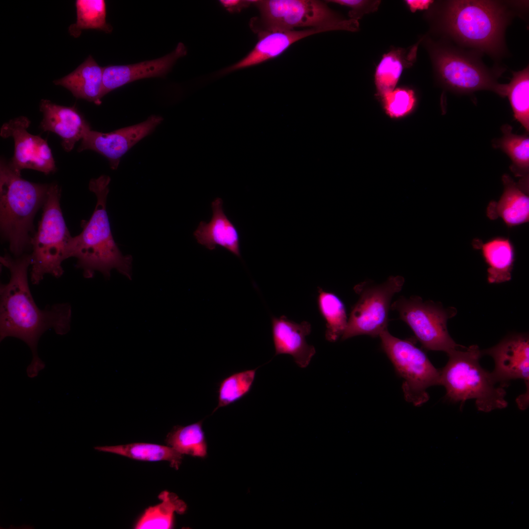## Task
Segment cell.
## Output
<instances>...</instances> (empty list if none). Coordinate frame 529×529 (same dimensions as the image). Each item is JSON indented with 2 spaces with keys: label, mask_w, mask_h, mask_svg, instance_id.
Here are the masks:
<instances>
[{
  "label": "cell",
  "mask_w": 529,
  "mask_h": 529,
  "mask_svg": "<svg viewBox=\"0 0 529 529\" xmlns=\"http://www.w3.org/2000/svg\"><path fill=\"white\" fill-rule=\"evenodd\" d=\"M447 355L448 361L440 370L439 385L445 388L450 401L462 405L467 400L474 399L478 410L484 412L507 407L505 386L480 365L482 355L478 345L457 348Z\"/></svg>",
  "instance_id": "8992f818"
},
{
  "label": "cell",
  "mask_w": 529,
  "mask_h": 529,
  "mask_svg": "<svg viewBox=\"0 0 529 529\" xmlns=\"http://www.w3.org/2000/svg\"><path fill=\"white\" fill-rule=\"evenodd\" d=\"M272 333L275 356L291 355L296 364L307 367L315 354V349L306 341L312 330L311 324L306 321L297 323L285 315L272 318Z\"/></svg>",
  "instance_id": "e0dca14e"
},
{
  "label": "cell",
  "mask_w": 529,
  "mask_h": 529,
  "mask_svg": "<svg viewBox=\"0 0 529 529\" xmlns=\"http://www.w3.org/2000/svg\"><path fill=\"white\" fill-rule=\"evenodd\" d=\"M166 442L182 455L203 457L207 455V445L202 421L190 425L176 426L167 434Z\"/></svg>",
  "instance_id": "83f0119b"
},
{
  "label": "cell",
  "mask_w": 529,
  "mask_h": 529,
  "mask_svg": "<svg viewBox=\"0 0 529 529\" xmlns=\"http://www.w3.org/2000/svg\"><path fill=\"white\" fill-rule=\"evenodd\" d=\"M319 33L318 29L311 28L298 30L295 29L259 33L258 41L249 53L239 61L222 70L220 73L226 74L275 58L296 42Z\"/></svg>",
  "instance_id": "ffe728a7"
},
{
  "label": "cell",
  "mask_w": 529,
  "mask_h": 529,
  "mask_svg": "<svg viewBox=\"0 0 529 529\" xmlns=\"http://www.w3.org/2000/svg\"><path fill=\"white\" fill-rule=\"evenodd\" d=\"M421 41L429 53L437 82L446 90L458 94L487 90L506 96L507 84L498 82L505 68L488 67L481 59L483 55L446 40L426 36Z\"/></svg>",
  "instance_id": "277c9868"
},
{
  "label": "cell",
  "mask_w": 529,
  "mask_h": 529,
  "mask_svg": "<svg viewBox=\"0 0 529 529\" xmlns=\"http://www.w3.org/2000/svg\"><path fill=\"white\" fill-rule=\"evenodd\" d=\"M163 120L162 117L152 115L140 123L109 133L90 129L82 139L77 151L92 150L97 152L107 158L112 169H116L121 157Z\"/></svg>",
  "instance_id": "4fadbf2b"
},
{
  "label": "cell",
  "mask_w": 529,
  "mask_h": 529,
  "mask_svg": "<svg viewBox=\"0 0 529 529\" xmlns=\"http://www.w3.org/2000/svg\"><path fill=\"white\" fill-rule=\"evenodd\" d=\"M404 283V278L397 275L380 284L365 281L356 285L354 290L359 298L352 308L342 340L363 335L379 337L387 330L391 299Z\"/></svg>",
  "instance_id": "30bf717a"
},
{
  "label": "cell",
  "mask_w": 529,
  "mask_h": 529,
  "mask_svg": "<svg viewBox=\"0 0 529 529\" xmlns=\"http://www.w3.org/2000/svg\"><path fill=\"white\" fill-rule=\"evenodd\" d=\"M482 355L490 356L495 368L491 372L495 380L505 386L507 382L518 379L529 383V339L527 335L509 336L496 345L484 350Z\"/></svg>",
  "instance_id": "5bb4252c"
},
{
  "label": "cell",
  "mask_w": 529,
  "mask_h": 529,
  "mask_svg": "<svg viewBox=\"0 0 529 529\" xmlns=\"http://www.w3.org/2000/svg\"><path fill=\"white\" fill-rule=\"evenodd\" d=\"M53 83L67 89L77 98L96 105L101 103L103 68L91 55L72 72Z\"/></svg>",
  "instance_id": "44dd1931"
},
{
  "label": "cell",
  "mask_w": 529,
  "mask_h": 529,
  "mask_svg": "<svg viewBox=\"0 0 529 529\" xmlns=\"http://www.w3.org/2000/svg\"><path fill=\"white\" fill-rule=\"evenodd\" d=\"M379 337L383 350L403 379L402 389L406 400L416 407L423 405L429 399L427 389L439 384L440 370L412 341L397 338L387 329Z\"/></svg>",
  "instance_id": "9c48e42d"
},
{
  "label": "cell",
  "mask_w": 529,
  "mask_h": 529,
  "mask_svg": "<svg viewBox=\"0 0 529 529\" xmlns=\"http://www.w3.org/2000/svg\"><path fill=\"white\" fill-rule=\"evenodd\" d=\"M21 171L4 158L0 162V226L15 257L31 247L34 216L46 200L49 184L22 178Z\"/></svg>",
  "instance_id": "5b68a950"
},
{
  "label": "cell",
  "mask_w": 529,
  "mask_h": 529,
  "mask_svg": "<svg viewBox=\"0 0 529 529\" xmlns=\"http://www.w3.org/2000/svg\"><path fill=\"white\" fill-rule=\"evenodd\" d=\"M257 368L234 373L223 379L217 389V409L232 404L246 396L251 390Z\"/></svg>",
  "instance_id": "4dcf8cb0"
},
{
  "label": "cell",
  "mask_w": 529,
  "mask_h": 529,
  "mask_svg": "<svg viewBox=\"0 0 529 529\" xmlns=\"http://www.w3.org/2000/svg\"><path fill=\"white\" fill-rule=\"evenodd\" d=\"M30 120L20 116L2 124L0 135L3 138L12 137L14 152L10 164L15 169H31L46 175L56 170L55 161L47 140L30 134L27 128Z\"/></svg>",
  "instance_id": "7c38bea8"
},
{
  "label": "cell",
  "mask_w": 529,
  "mask_h": 529,
  "mask_svg": "<svg viewBox=\"0 0 529 529\" xmlns=\"http://www.w3.org/2000/svg\"><path fill=\"white\" fill-rule=\"evenodd\" d=\"M528 1L449 0L433 2L426 18L438 39L499 61L508 55L506 29L527 13Z\"/></svg>",
  "instance_id": "6da1fadb"
},
{
  "label": "cell",
  "mask_w": 529,
  "mask_h": 529,
  "mask_svg": "<svg viewBox=\"0 0 529 529\" xmlns=\"http://www.w3.org/2000/svg\"><path fill=\"white\" fill-rule=\"evenodd\" d=\"M186 54L185 46L179 43L172 52L161 58L135 64L103 67L102 97L112 90L134 81L164 76L176 60Z\"/></svg>",
  "instance_id": "9a60e30c"
},
{
  "label": "cell",
  "mask_w": 529,
  "mask_h": 529,
  "mask_svg": "<svg viewBox=\"0 0 529 529\" xmlns=\"http://www.w3.org/2000/svg\"><path fill=\"white\" fill-rule=\"evenodd\" d=\"M421 40L407 48H396L385 53L378 63L374 80L377 93L381 97L395 89L401 75L411 67L416 60Z\"/></svg>",
  "instance_id": "603a6c76"
},
{
  "label": "cell",
  "mask_w": 529,
  "mask_h": 529,
  "mask_svg": "<svg viewBox=\"0 0 529 529\" xmlns=\"http://www.w3.org/2000/svg\"><path fill=\"white\" fill-rule=\"evenodd\" d=\"M504 191L499 200L491 201L486 213L491 219L500 217L508 227L529 221V182L520 180L516 183L506 174L502 176Z\"/></svg>",
  "instance_id": "d6986e66"
},
{
  "label": "cell",
  "mask_w": 529,
  "mask_h": 529,
  "mask_svg": "<svg viewBox=\"0 0 529 529\" xmlns=\"http://www.w3.org/2000/svg\"><path fill=\"white\" fill-rule=\"evenodd\" d=\"M211 207V219L208 223L201 221L193 233L194 237L199 244L210 250L219 246L241 258L239 233L224 213L222 199L216 198Z\"/></svg>",
  "instance_id": "ac0fdd59"
},
{
  "label": "cell",
  "mask_w": 529,
  "mask_h": 529,
  "mask_svg": "<svg viewBox=\"0 0 529 529\" xmlns=\"http://www.w3.org/2000/svg\"><path fill=\"white\" fill-rule=\"evenodd\" d=\"M503 136L493 144L505 152L510 158L511 171L521 179H529V138L512 132V127L506 124L501 127Z\"/></svg>",
  "instance_id": "484cf974"
},
{
  "label": "cell",
  "mask_w": 529,
  "mask_h": 529,
  "mask_svg": "<svg viewBox=\"0 0 529 529\" xmlns=\"http://www.w3.org/2000/svg\"><path fill=\"white\" fill-rule=\"evenodd\" d=\"M510 103L515 119L526 131H529V68L512 72V77L507 84L506 96Z\"/></svg>",
  "instance_id": "f546056e"
},
{
  "label": "cell",
  "mask_w": 529,
  "mask_h": 529,
  "mask_svg": "<svg viewBox=\"0 0 529 529\" xmlns=\"http://www.w3.org/2000/svg\"><path fill=\"white\" fill-rule=\"evenodd\" d=\"M0 263L10 271V277L0 289V338L12 337L24 341L32 353L27 368L28 377H36L45 367L38 357L37 347L42 335L53 329L59 335L70 329L71 308L68 304L54 305L42 310L35 304L28 286L27 270L31 265L30 254L12 257L7 253L0 257Z\"/></svg>",
  "instance_id": "7a4b0ae2"
},
{
  "label": "cell",
  "mask_w": 529,
  "mask_h": 529,
  "mask_svg": "<svg viewBox=\"0 0 529 529\" xmlns=\"http://www.w3.org/2000/svg\"><path fill=\"white\" fill-rule=\"evenodd\" d=\"M110 181V177L105 175L90 181L89 189L96 197V205L89 220L83 223V230L72 237L69 246L68 258L77 259V266L87 278H92L95 271L109 278L113 269L131 278L132 257L123 255L115 241L106 211Z\"/></svg>",
  "instance_id": "3957f363"
},
{
  "label": "cell",
  "mask_w": 529,
  "mask_h": 529,
  "mask_svg": "<svg viewBox=\"0 0 529 529\" xmlns=\"http://www.w3.org/2000/svg\"><path fill=\"white\" fill-rule=\"evenodd\" d=\"M390 308L398 312L400 318L409 326L426 350L448 354L462 346L455 342L447 328V320L456 313L454 308L444 309L433 301H424L417 296H401Z\"/></svg>",
  "instance_id": "8fae6325"
},
{
  "label": "cell",
  "mask_w": 529,
  "mask_h": 529,
  "mask_svg": "<svg viewBox=\"0 0 529 529\" xmlns=\"http://www.w3.org/2000/svg\"><path fill=\"white\" fill-rule=\"evenodd\" d=\"M253 0H221V5L230 12L239 11L243 8L252 5Z\"/></svg>",
  "instance_id": "836d02e7"
},
{
  "label": "cell",
  "mask_w": 529,
  "mask_h": 529,
  "mask_svg": "<svg viewBox=\"0 0 529 529\" xmlns=\"http://www.w3.org/2000/svg\"><path fill=\"white\" fill-rule=\"evenodd\" d=\"M158 498L161 502L147 508L137 521L135 529H171L175 513L182 514L187 510L186 503L174 493L165 490L159 494Z\"/></svg>",
  "instance_id": "cb8c5ba5"
},
{
  "label": "cell",
  "mask_w": 529,
  "mask_h": 529,
  "mask_svg": "<svg viewBox=\"0 0 529 529\" xmlns=\"http://www.w3.org/2000/svg\"><path fill=\"white\" fill-rule=\"evenodd\" d=\"M346 6L350 8L349 19L358 21L364 15L376 11L381 3L378 0H329L325 1Z\"/></svg>",
  "instance_id": "d6a6232c"
},
{
  "label": "cell",
  "mask_w": 529,
  "mask_h": 529,
  "mask_svg": "<svg viewBox=\"0 0 529 529\" xmlns=\"http://www.w3.org/2000/svg\"><path fill=\"white\" fill-rule=\"evenodd\" d=\"M40 110L43 114L40 129L58 135L61 139V145L66 152L71 151L76 143L91 129L75 105L66 106L42 99Z\"/></svg>",
  "instance_id": "2e32d148"
},
{
  "label": "cell",
  "mask_w": 529,
  "mask_h": 529,
  "mask_svg": "<svg viewBox=\"0 0 529 529\" xmlns=\"http://www.w3.org/2000/svg\"><path fill=\"white\" fill-rule=\"evenodd\" d=\"M95 449L117 454L131 459L147 461H167L178 469L183 455L169 446L147 443H133L116 446H97Z\"/></svg>",
  "instance_id": "d4e9b609"
},
{
  "label": "cell",
  "mask_w": 529,
  "mask_h": 529,
  "mask_svg": "<svg viewBox=\"0 0 529 529\" xmlns=\"http://www.w3.org/2000/svg\"><path fill=\"white\" fill-rule=\"evenodd\" d=\"M386 114L391 118H400L410 113L416 103L415 93L409 88H399L381 97Z\"/></svg>",
  "instance_id": "1f68e13d"
},
{
  "label": "cell",
  "mask_w": 529,
  "mask_h": 529,
  "mask_svg": "<svg viewBox=\"0 0 529 529\" xmlns=\"http://www.w3.org/2000/svg\"><path fill=\"white\" fill-rule=\"evenodd\" d=\"M317 304L321 315L326 321L325 338L329 341L335 342L341 337L347 325L345 305L336 294L319 287Z\"/></svg>",
  "instance_id": "4316f807"
},
{
  "label": "cell",
  "mask_w": 529,
  "mask_h": 529,
  "mask_svg": "<svg viewBox=\"0 0 529 529\" xmlns=\"http://www.w3.org/2000/svg\"><path fill=\"white\" fill-rule=\"evenodd\" d=\"M260 15L250 22L257 34L295 30L297 27L321 28L328 31L359 29L358 21L346 19L331 9L326 1L317 0H253Z\"/></svg>",
  "instance_id": "52a82bcc"
},
{
  "label": "cell",
  "mask_w": 529,
  "mask_h": 529,
  "mask_svg": "<svg viewBox=\"0 0 529 529\" xmlns=\"http://www.w3.org/2000/svg\"><path fill=\"white\" fill-rule=\"evenodd\" d=\"M60 196L61 188L58 184H49L42 217L30 241V279L34 284H39L47 274L57 278L61 276L64 272L62 263L68 258L72 237L63 216Z\"/></svg>",
  "instance_id": "ba28073f"
},
{
  "label": "cell",
  "mask_w": 529,
  "mask_h": 529,
  "mask_svg": "<svg viewBox=\"0 0 529 529\" xmlns=\"http://www.w3.org/2000/svg\"><path fill=\"white\" fill-rule=\"evenodd\" d=\"M405 1L410 11L414 12L417 10H427L433 1L430 0H407Z\"/></svg>",
  "instance_id": "e575fe53"
},
{
  "label": "cell",
  "mask_w": 529,
  "mask_h": 529,
  "mask_svg": "<svg viewBox=\"0 0 529 529\" xmlns=\"http://www.w3.org/2000/svg\"><path fill=\"white\" fill-rule=\"evenodd\" d=\"M76 23L69 27L70 34L78 37L84 29H96L108 33L113 28L106 21V6L103 0H76Z\"/></svg>",
  "instance_id": "f1b7e54d"
},
{
  "label": "cell",
  "mask_w": 529,
  "mask_h": 529,
  "mask_svg": "<svg viewBox=\"0 0 529 529\" xmlns=\"http://www.w3.org/2000/svg\"><path fill=\"white\" fill-rule=\"evenodd\" d=\"M473 246L480 249L487 265V281L498 284L509 281L515 259L514 247L507 238L496 237L483 243L475 240Z\"/></svg>",
  "instance_id": "7402d4cb"
}]
</instances>
